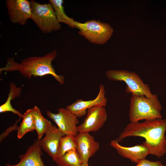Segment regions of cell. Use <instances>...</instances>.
<instances>
[{
  "mask_svg": "<svg viewBox=\"0 0 166 166\" xmlns=\"http://www.w3.org/2000/svg\"><path fill=\"white\" fill-rule=\"evenodd\" d=\"M32 19L43 33H50L60 30L61 25L57 19L50 3L41 4L30 1Z\"/></svg>",
  "mask_w": 166,
  "mask_h": 166,
  "instance_id": "5",
  "label": "cell"
},
{
  "mask_svg": "<svg viewBox=\"0 0 166 166\" xmlns=\"http://www.w3.org/2000/svg\"><path fill=\"white\" fill-rule=\"evenodd\" d=\"M77 150L82 163H88L100 148L99 143L89 132H78L75 136Z\"/></svg>",
  "mask_w": 166,
  "mask_h": 166,
  "instance_id": "11",
  "label": "cell"
},
{
  "mask_svg": "<svg viewBox=\"0 0 166 166\" xmlns=\"http://www.w3.org/2000/svg\"><path fill=\"white\" fill-rule=\"evenodd\" d=\"M55 162L58 166H81L82 164L76 149L67 152Z\"/></svg>",
  "mask_w": 166,
  "mask_h": 166,
  "instance_id": "19",
  "label": "cell"
},
{
  "mask_svg": "<svg viewBox=\"0 0 166 166\" xmlns=\"http://www.w3.org/2000/svg\"><path fill=\"white\" fill-rule=\"evenodd\" d=\"M81 166H89L88 163H82Z\"/></svg>",
  "mask_w": 166,
  "mask_h": 166,
  "instance_id": "23",
  "label": "cell"
},
{
  "mask_svg": "<svg viewBox=\"0 0 166 166\" xmlns=\"http://www.w3.org/2000/svg\"><path fill=\"white\" fill-rule=\"evenodd\" d=\"M129 106L130 122L162 118L161 113L162 107L155 94L151 98L144 96L132 95Z\"/></svg>",
  "mask_w": 166,
  "mask_h": 166,
  "instance_id": "3",
  "label": "cell"
},
{
  "mask_svg": "<svg viewBox=\"0 0 166 166\" xmlns=\"http://www.w3.org/2000/svg\"><path fill=\"white\" fill-rule=\"evenodd\" d=\"M42 154L38 139L28 148L24 154L19 155L20 161L17 164L7 163L5 166H45L41 158Z\"/></svg>",
  "mask_w": 166,
  "mask_h": 166,
  "instance_id": "14",
  "label": "cell"
},
{
  "mask_svg": "<svg viewBox=\"0 0 166 166\" xmlns=\"http://www.w3.org/2000/svg\"><path fill=\"white\" fill-rule=\"evenodd\" d=\"M6 4L10 21L14 23L24 25L31 18V2L27 0H7Z\"/></svg>",
  "mask_w": 166,
  "mask_h": 166,
  "instance_id": "9",
  "label": "cell"
},
{
  "mask_svg": "<svg viewBox=\"0 0 166 166\" xmlns=\"http://www.w3.org/2000/svg\"><path fill=\"white\" fill-rule=\"evenodd\" d=\"M52 6L57 20L59 23H65L71 27L76 28L75 21L67 16L65 13L63 6V0H50L49 1Z\"/></svg>",
  "mask_w": 166,
  "mask_h": 166,
  "instance_id": "16",
  "label": "cell"
},
{
  "mask_svg": "<svg viewBox=\"0 0 166 166\" xmlns=\"http://www.w3.org/2000/svg\"><path fill=\"white\" fill-rule=\"evenodd\" d=\"M44 137L38 139V144L41 148L55 161L61 138L64 136L59 129L52 125L46 130Z\"/></svg>",
  "mask_w": 166,
  "mask_h": 166,
  "instance_id": "12",
  "label": "cell"
},
{
  "mask_svg": "<svg viewBox=\"0 0 166 166\" xmlns=\"http://www.w3.org/2000/svg\"><path fill=\"white\" fill-rule=\"evenodd\" d=\"M107 102L104 86L103 85H101L98 94L95 98L88 101H84L82 99L77 100L68 105L66 108L78 118L86 115L88 109L95 106L105 107Z\"/></svg>",
  "mask_w": 166,
  "mask_h": 166,
  "instance_id": "10",
  "label": "cell"
},
{
  "mask_svg": "<svg viewBox=\"0 0 166 166\" xmlns=\"http://www.w3.org/2000/svg\"><path fill=\"white\" fill-rule=\"evenodd\" d=\"M75 149H77L75 136L64 135L60 140L54 161L63 156L67 152Z\"/></svg>",
  "mask_w": 166,
  "mask_h": 166,
  "instance_id": "18",
  "label": "cell"
},
{
  "mask_svg": "<svg viewBox=\"0 0 166 166\" xmlns=\"http://www.w3.org/2000/svg\"><path fill=\"white\" fill-rule=\"evenodd\" d=\"M23 119L17 129V137L21 139L24 135L35 130L33 109H29L23 114Z\"/></svg>",
  "mask_w": 166,
  "mask_h": 166,
  "instance_id": "17",
  "label": "cell"
},
{
  "mask_svg": "<svg viewBox=\"0 0 166 166\" xmlns=\"http://www.w3.org/2000/svg\"><path fill=\"white\" fill-rule=\"evenodd\" d=\"M46 113L56 123L64 135L75 136L78 133V118L66 108H59L57 113H53L49 110Z\"/></svg>",
  "mask_w": 166,
  "mask_h": 166,
  "instance_id": "7",
  "label": "cell"
},
{
  "mask_svg": "<svg viewBox=\"0 0 166 166\" xmlns=\"http://www.w3.org/2000/svg\"><path fill=\"white\" fill-rule=\"evenodd\" d=\"M107 118L105 107L95 106L87 110L86 115L83 121L78 125V132H96L103 125Z\"/></svg>",
  "mask_w": 166,
  "mask_h": 166,
  "instance_id": "8",
  "label": "cell"
},
{
  "mask_svg": "<svg viewBox=\"0 0 166 166\" xmlns=\"http://www.w3.org/2000/svg\"><path fill=\"white\" fill-rule=\"evenodd\" d=\"M16 97V95L14 92L12 90H10L6 101L0 106V113H1L6 112H10L17 115L19 117L22 118L23 114L18 110L14 108L11 104V101L14 100Z\"/></svg>",
  "mask_w": 166,
  "mask_h": 166,
  "instance_id": "20",
  "label": "cell"
},
{
  "mask_svg": "<svg viewBox=\"0 0 166 166\" xmlns=\"http://www.w3.org/2000/svg\"><path fill=\"white\" fill-rule=\"evenodd\" d=\"M75 25L79 29L80 35L96 44L105 43L113 33V29L109 24L99 20L92 19L84 23L75 21Z\"/></svg>",
  "mask_w": 166,
  "mask_h": 166,
  "instance_id": "6",
  "label": "cell"
},
{
  "mask_svg": "<svg viewBox=\"0 0 166 166\" xmlns=\"http://www.w3.org/2000/svg\"><path fill=\"white\" fill-rule=\"evenodd\" d=\"M19 119L16 122L15 124L13 126H11L9 128H8L6 130L4 133H3L0 135V140L1 142L3 140V139L8 134L13 130H14L18 129V126L17 125L18 122L20 121L21 117H19Z\"/></svg>",
  "mask_w": 166,
  "mask_h": 166,
  "instance_id": "22",
  "label": "cell"
},
{
  "mask_svg": "<svg viewBox=\"0 0 166 166\" xmlns=\"http://www.w3.org/2000/svg\"><path fill=\"white\" fill-rule=\"evenodd\" d=\"M57 56V51L54 50L42 57H30L25 58L20 63L16 62L14 58H8L5 66L0 69L3 71H18L23 77L30 78L32 76H43L50 75L61 85L64 83V77L56 74L52 61Z\"/></svg>",
  "mask_w": 166,
  "mask_h": 166,
  "instance_id": "2",
  "label": "cell"
},
{
  "mask_svg": "<svg viewBox=\"0 0 166 166\" xmlns=\"http://www.w3.org/2000/svg\"><path fill=\"white\" fill-rule=\"evenodd\" d=\"M166 119L130 122L115 140L119 143L128 137H143L145 140L143 144L148 149L150 154L160 158L166 154Z\"/></svg>",
  "mask_w": 166,
  "mask_h": 166,
  "instance_id": "1",
  "label": "cell"
},
{
  "mask_svg": "<svg viewBox=\"0 0 166 166\" xmlns=\"http://www.w3.org/2000/svg\"><path fill=\"white\" fill-rule=\"evenodd\" d=\"M33 109L35 130L37 132L38 139H40L52 124L43 116L39 108L35 106Z\"/></svg>",
  "mask_w": 166,
  "mask_h": 166,
  "instance_id": "15",
  "label": "cell"
},
{
  "mask_svg": "<svg viewBox=\"0 0 166 166\" xmlns=\"http://www.w3.org/2000/svg\"><path fill=\"white\" fill-rule=\"evenodd\" d=\"M135 166H163L160 161H152L145 159L138 161Z\"/></svg>",
  "mask_w": 166,
  "mask_h": 166,
  "instance_id": "21",
  "label": "cell"
},
{
  "mask_svg": "<svg viewBox=\"0 0 166 166\" xmlns=\"http://www.w3.org/2000/svg\"><path fill=\"white\" fill-rule=\"evenodd\" d=\"M105 76L109 80L124 82L127 85L125 91L127 93L148 98L153 96L149 85L144 83L135 72L123 70H109L106 72Z\"/></svg>",
  "mask_w": 166,
  "mask_h": 166,
  "instance_id": "4",
  "label": "cell"
},
{
  "mask_svg": "<svg viewBox=\"0 0 166 166\" xmlns=\"http://www.w3.org/2000/svg\"><path fill=\"white\" fill-rule=\"evenodd\" d=\"M110 144L120 155L135 163L145 159L146 156L150 154L148 149L143 144L126 147L121 145L115 140L111 141Z\"/></svg>",
  "mask_w": 166,
  "mask_h": 166,
  "instance_id": "13",
  "label": "cell"
}]
</instances>
